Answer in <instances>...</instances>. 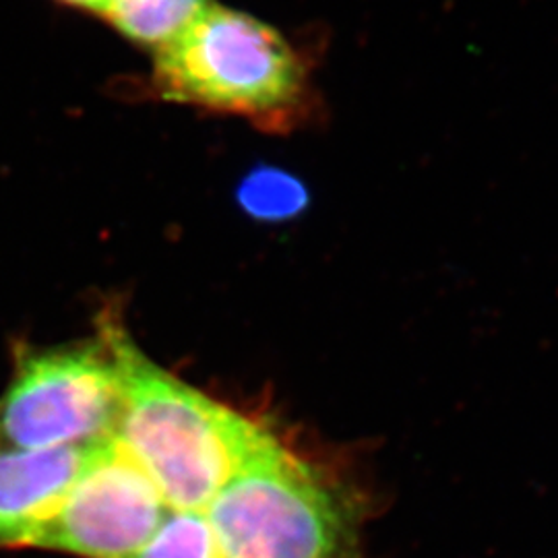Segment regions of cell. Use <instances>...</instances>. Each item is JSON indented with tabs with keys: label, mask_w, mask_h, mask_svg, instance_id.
Wrapping results in <instances>:
<instances>
[{
	"label": "cell",
	"mask_w": 558,
	"mask_h": 558,
	"mask_svg": "<svg viewBox=\"0 0 558 558\" xmlns=\"http://www.w3.org/2000/svg\"><path fill=\"white\" fill-rule=\"evenodd\" d=\"M240 199L255 216L286 218L302 207L304 191L296 180L281 172L265 170L244 182L240 189Z\"/></svg>",
	"instance_id": "9"
},
{
	"label": "cell",
	"mask_w": 558,
	"mask_h": 558,
	"mask_svg": "<svg viewBox=\"0 0 558 558\" xmlns=\"http://www.w3.org/2000/svg\"><path fill=\"white\" fill-rule=\"evenodd\" d=\"M54 2H59L62 7H69V9H77L83 13L98 15V17L104 15V9L108 4V0H54Z\"/></svg>",
	"instance_id": "10"
},
{
	"label": "cell",
	"mask_w": 558,
	"mask_h": 558,
	"mask_svg": "<svg viewBox=\"0 0 558 558\" xmlns=\"http://www.w3.org/2000/svg\"><path fill=\"white\" fill-rule=\"evenodd\" d=\"M104 333L122 379L114 439L156 484L170 511H205L269 433L161 371L117 325L108 323Z\"/></svg>",
	"instance_id": "1"
},
{
	"label": "cell",
	"mask_w": 558,
	"mask_h": 558,
	"mask_svg": "<svg viewBox=\"0 0 558 558\" xmlns=\"http://www.w3.org/2000/svg\"><path fill=\"white\" fill-rule=\"evenodd\" d=\"M151 75L166 100L267 129L296 124L311 106V77L296 48L269 23L218 4L156 50Z\"/></svg>",
	"instance_id": "2"
},
{
	"label": "cell",
	"mask_w": 558,
	"mask_h": 558,
	"mask_svg": "<svg viewBox=\"0 0 558 558\" xmlns=\"http://www.w3.org/2000/svg\"><path fill=\"white\" fill-rule=\"evenodd\" d=\"M211 4V0H108L101 20L126 40L156 52L177 40Z\"/></svg>",
	"instance_id": "7"
},
{
	"label": "cell",
	"mask_w": 558,
	"mask_h": 558,
	"mask_svg": "<svg viewBox=\"0 0 558 558\" xmlns=\"http://www.w3.org/2000/svg\"><path fill=\"white\" fill-rule=\"evenodd\" d=\"M170 513L160 490L114 437L101 440L59 509L25 546L81 558H131Z\"/></svg>",
	"instance_id": "5"
},
{
	"label": "cell",
	"mask_w": 558,
	"mask_h": 558,
	"mask_svg": "<svg viewBox=\"0 0 558 558\" xmlns=\"http://www.w3.org/2000/svg\"><path fill=\"white\" fill-rule=\"evenodd\" d=\"M221 558H360L354 502L267 435L205 509Z\"/></svg>",
	"instance_id": "3"
},
{
	"label": "cell",
	"mask_w": 558,
	"mask_h": 558,
	"mask_svg": "<svg viewBox=\"0 0 558 558\" xmlns=\"http://www.w3.org/2000/svg\"><path fill=\"white\" fill-rule=\"evenodd\" d=\"M131 558H221L205 511H170L158 532Z\"/></svg>",
	"instance_id": "8"
},
{
	"label": "cell",
	"mask_w": 558,
	"mask_h": 558,
	"mask_svg": "<svg viewBox=\"0 0 558 558\" xmlns=\"http://www.w3.org/2000/svg\"><path fill=\"white\" fill-rule=\"evenodd\" d=\"M122 405L119 362L98 343L25 352L0 399V451H40L114 437Z\"/></svg>",
	"instance_id": "4"
},
{
	"label": "cell",
	"mask_w": 558,
	"mask_h": 558,
	"mask_svg": "<svg viewBox=\"0 0 558 558\" xmlns=\"http://www.w3.org/2000/svg\"><path fill=\"white\" fill-rule=\"evenodd\" d=\"M100 442L0 451V548L25 546L59 509Z\"/></svg>",
	"instance_id": "6"
}]
</instances>
